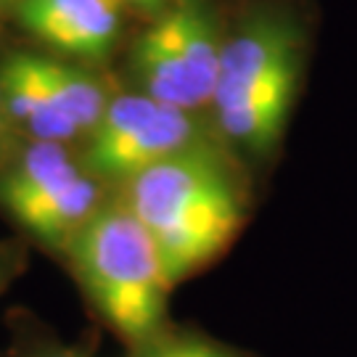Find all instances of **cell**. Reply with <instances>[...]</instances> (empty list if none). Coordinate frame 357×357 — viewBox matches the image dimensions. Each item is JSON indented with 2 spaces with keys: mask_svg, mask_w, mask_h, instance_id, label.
Wrapping results in <instances>:
<instances>
[{
  "mask_svg": "<svg viewBox=\"0 0 357 357\" xmlns=\"http://www.w3.org/2000/svg\"><path fill=\"white\" fill-rule=\"evenodd\" d=\"M114 193L149 230L172 289L228 252L252 204L246 162L217 132L146 167Z\"/></svg>",
  "mask_w": 357,
  "mask_h": 357,
  "instance_id": "6da1fadb",
  "label": "cell"
},
{
  "mask_svg": "<svg viewBox=\"0 0 357 357\" xmlns=\"http://www.w3.org/2000/svg\"><path fill=\"white\" fill-rule=\"evenodd\" d=\"M299 75L302 40L286 16L252 13L225 35L206 116L243 162L268 159L281 146Z\"/></svg>",
  "mask_w": 357,
  "mask_h": 357,
  "instance_id": "7a4b0ae2",
  "label": "cell"
},
{
  "mask_svg": "<svg viewBox=\"0 0 357 357\" xmlns=\"http://www.w3.org/2000/svg\"><path fill=\"white\" fill-rule=\"evenodd\" d=\"M64 259L88 305L125 347L141 344L169 326L167 305L175 289L162 255L116 193L79 228Z\"/></svg>",
  "mask_w": 357,
  "mask_h": 357,
  "instance_id": "3957f363",
  "label": "cell"
},
{
  "mask_svg": "<svg viewBox=\"0 0 357 357\" xmlns=\"http://www.w3.org/2000/svg\"><path fill=\"white\" fill-rule=\"evenodd\" d=\"M106 199L109 188L66 143L22 141L0 165V212L56 257Z\"/></svg>",
  "mask_w": 357,
  "mask_h": 357,
  "instance_id": "277c9868",
  "label": "cell"
},
{
  "mask_svg": "<svg viewBox=\"0 0 357 357\" xmlns=\"http://www.w3.org/2000/svg\"><path fill=\"white\" fill-rule=\"evenodd\" d=\"M0 90L19 138L66 146L88 138L112 98L88 64L32 51H13L0 61Z\"/></svg>",
  "mask_w": 357,
  "mask_h": 357,
  "instance_id": "5b68a950",
  "label": "cell"
},
{
  "mask_svg": "<svg viewBox=\"0 0 357 357\" xmlns=\"http://www.w3.org/2000/svg\"><path fill=\"white\" fill-rule=\"evenodd\" d=\"M222 40L206 0H172L130 51L135 90L185 112L206 114Z\"/></svg>",
  "mask_w": 357,
  "mask_h": 357,
  "instance_id": "8992f818",
  "label": "cell"
},
{
  "mask_svg": "<svg viewBox=\"0 0 357 357\" xmlns=\"http://www.w3.org/2000/svg\"><path fill=\"white\" fill-rule=\"evenodd\" d=\"M215 135L206 114L185 112L141 90L112 93L101 119L77 146L82 165L109 188L193 143Z\"/></svg>",
  "mask_w": 357,
  "mask_h": 357,
  "instance_id": "52a82bcc",
  "label": "cell"
},
{
  "mask_svg": "<svg viewBox=\"0 0 357 357\" xmlns=\"http://www.w3.org/2000/svg\"><path fill=\"white\" fill-rule=\"evenodd\" d=\"M16 16L40 45L88 66L106 61L122 35L114 0H19Z\"/></svg>",
  "mask_w": 357,
  "mask_h": 357,
  "instance_id": "ba28073f",
  "label": "cell"
},
{
  "mask_svg": "<svg viewBox=\"0 0 357 357\" xmlns=\"http://www.w3.org/2000/svg\"><path fill=\"white\" fill-rule=\"evenodd\" d=\"M125 357H257L241 347L220 342L199 328L165 326L162 331L143 339L141 344L128 347Z\"/></svg>",
  "mask_w": 357,
  "mask_h": 357,
  "instance_id": "9c48e42d",
  "label": "cell"
},
{
  "mask_svg": "<svg viewBox=\"0 0 357 357\" xmlns=\"http://www.w3.org/2000/svg\"><path fill=\"white\" fill-rule=\"evenodd\" d=\"M0 357H96L90 349L66 344L45 326L32 323L29 318L22 320V326L13 333L11 344Z\"/></svg>",
  "mask_w": 357,
  "mask_h": 357,
  "instance_id": "30bf717a",
  "label": "cell"
},
{
  "mask_svg": "<svg viewBox=\"0 0 357 357\" xmlns=\"http://www.w3.org/2000/svg\"><path fill=\"white\" fill-rule=\"evenodd\" d=\"M26 268V249L22 243L0 241V294L6 291Z\"/></svg>",
  "mask_w": 357,
  "mask_h": 357,
  "instance_id": "8fae6325",
  "label": "cell"
},
{
  "mask_svg": "<svg viewBox=\"0 0 357 357\" xmlns=\"http://www.w3.org/2000/svg\"><path fill=\"white\" fill-rule=\"evenodd\" d=\"M13 138H19L16 135V130H13L11 119L6 114V103H3V90H0V165L6 162V156L16 149V141Z\"/></svg>",
  "mask_w": 357,
  "mask_h": 357,
  "instance_id": "7c38bea8",
  "label": "cell"
},
{
  "mask_svg": "<svg viewBox=\"0 0 357 357\" xmlns=\"http://www.w3.org/2000/svg\"><path fill=\"white\" fill-rule=\"evenodd\" d=\"M114 3L122 6V11H125V8H138V11H146L156 16L159 11H165L172 0H114Z\"/></svg>",
  "mask_w": 357,
  "mask_h": 357,
  "instance_id": "4fadbf2b",
  "label": "cell"
},
{
  "mask_svg": "<svg viewBox=\"0 0 357 357\" xmlns=\"http://www.w3.org/2000/svg\"><path fill=\"white\" fill-rule=\"evenodd\" d=\"M0 3H19V0H0Z\"/></svg>",
  "mask_w": 357,
  "mask_h": 357,
  "instance_id": "5bb4252c",
  "label": "cell"
}]
</instances>
